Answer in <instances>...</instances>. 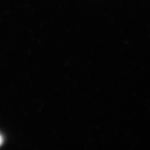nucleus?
<instances>
[{"label":"nucleus","instance_id":"nucleus-1","mask_svg":"<svg viewBox=\"0 0 150 150\" xmlns=\"http://www.w3.org/2000/svg\"><path fill=\"white\" fill-rule=\"evenodd\" d=\"M2 142H3V138H2V137H1V135H0V146L1 145Z\"/></svg>","mask_w":150,"mask_h":150}]
</instances>
